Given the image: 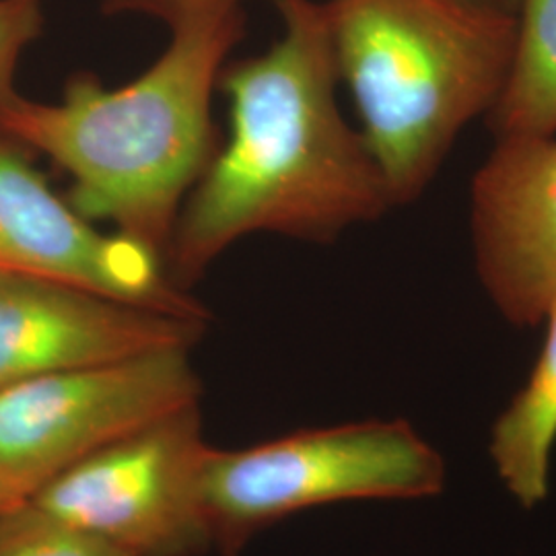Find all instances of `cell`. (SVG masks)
<instances>
[{
	"label": "cell",
	"instance_id": "6da1fadb",
	"mask_svg": "<svg viewBox=\"0 0 556 556\" xmlns=\"http://www.w3.org/2000/svg\"><path fill=\"white\" fill-rule=\"evenodd\" d=\"M273 2L280 38L220 73L229 135L184 202L165 254L184 291L252 233L326 243L394 208L378 163L338 108L324 2Z\"/></svg>",
	"mask_w": 556,
	"mask_h": 556
},
{
	"label": "cell",
	"instance_id": "8fae6325",
	"mask_svg": "<svg viewBox=\"0 0 556 556\" xmlns=\"http://www.w3.org/2000/svg\"><path fill=\"white\" fill-rule=\"evenodd\" d=\"M486 118L497 139L556 135V0H519L509 77Z\"/></svg>",
	"mask_w": 556,
	"mask_h": 556
},
{
	"label": "cell",
	"instance_id": "4fadbf2b",
	"mask_svg": "<svg viewBox=\"0 0 556 556\" xmlns=\"http://www.w3.org/2000/svg\"><path fill=\"white\" fill-rule=\"evenodd\" d=\"M41 31V0H0V103L17 96V66Z\"/></svg>",
	"mask_w": 556,
	"mask_h": 556
},
{
	"label": "cell",
	"instance_id": "5b68a950",
	"mask_svg": "<svg viewBox=\"0 0 556 556\" xmlns=\"http://www.w3.org/2000/svg\"><path fill=\"white\" fill-rule=\"evenodd\" d=\"M200 404L80 459L25 505L124 556H200L215 534L202 497L211 454Z\"/></svg>",
	"mask_w": 556,
	"mask_h": 556
},
{
	"label": "cell",
	"instance_id": "7c38bea8",
	"mask_svg": "<svg viewBox=\"0 0 556 556\" xmlns=\"http://www.w3.org/2000/svg\"><path fill=\"white\" fill-rule=\"evenodd\" d=\"M0 556H124L96 538L15 505L0 514Z\"/></svg>",
	"mask_w": 556,
	"mask_h": 556
},
{
	"label": "cell",
	"instance_id": "2e32d148",
	"mask_svg": "<svg viewBox=\"0 0 556 556\" xmlns=\"http://www.w3.org/2000/svg\"><path fill=\"white\" fill-rule=\"evenodd\" d=\"M11 507H13L11 503H7L4 498L0 497V514H4V511H7V509H11Z\"/></svg>",
	"mask_w": 556,
	"mask_h": 556
},
{
	"label": "cell",
	"instance_id": "9c48e42d",
	"mask_svg": "<svg viewBox=\"0 0 556 556\" xmlns=\"http://www.w3.org/2000/svg\"><path fill=\"white\" fill-rule=\"evenodd\" d=\"M477 273L498 314L542 324L556 299V135L497 139L470 190Z\"/></svg>",
	"mask_w": 556,
	"mask_h": 556
},
{
	"label": "cell",
	"instance_id": "7a4b0ae2",
	"mask_svg": "<svg viewBox=\"0 0 556 556\" xmlns=\"http://www.w3.org/2000/svg\"><path fill=\"white\" fill-rule=\"evenodd\" d=\"M243 11L172 29L149 68L119 87L77 73L60 101L0 103V135L60 167L66 200L163 262L184 202L217 151L213 96L243 36Z\"/></svg>",
	"mask_w": 556,
	"mask_h": 556
},
{
	"label": "cell",
	"instance_id": "277c9868",
	"mask_svg": "<svg viewBox=\"0 0 556 556\" xmlns=\"http://www.w3.org/2000/svg\"><path fill=\"white\" fill-rule=\"evenodd\" d=\"M445 480V459L408 420L374 418L211 450L202 497L215 544L233 556L258 530L299 511L358 498L438 497Z\"/></svg>",
	"mask_w": 556,
	"mask_h": 556
},
{
	"label": "cell",
	"instance_id": "3957f363",
	"mask_svg": "<svg viewBox=\"0 0 556 556\" xmlns=\"http://www.w3.org/2000/svg\"><path fill=\"white\" fill-rule=\"evenodd\" d=\"M338 79L394 206L417 200L509 77L516 17L457 0H321Z\"/></svg>",
	"mask_w": 556,
	"mask_h": 556
},
{
	"label": "cell",
	"instance_id": "52a82bcc",
	"mask_svg": "<svg viewBox=\"0 0 556 556\" xmlns=\"http://www.w3.org/2000/svg\"><path fill=\"white\" fill-rule=\"evenodd\" d=\"M0 270L50 278L186 318L206 307L167 275L157 252L85 219L0 135Z\"/></svg>",
	"mask_w": 556,
	"mask_h": 556
},
{
	"label": "cell",
	"instance_id": "8992f818",
	"mask_svg": "<svg viewBox=\"0 0 556 556\" xmlns=\"http://www.w3.org/2000/svg\"><path fill=\"white\" fill-rule=\"evenodd\" d=\"M190 349H165L0 388V497L13 507L142 427L197 406Z\"/></svg>",
	"mask_w": 556,
	"mask_h": 556
},
{
	"label": "cell",
	"instance_id": "ba28073f",
	"mask_svg": "<svg viewBox=\"0 0 556 556\" xmlns=\"http://www.w3.org/2000/svg\"><path fill=\"white\" fill-rule=\"evenodd\" d=\"M206 319L0 270V388L23 379L192 349Z\"/></svg>",
	"mask_w": 556,
	"mask_h": 556
},
{
	"label": "cell",
	"instance_id": "5bb4252c",
	"mask_svg": "<svg viewBox=\"0 0 556 556\" xmlns=\"http://www.w3.org/2000/svg\"><path fill=\"white\" fill-rule=\"evenodd\" d=\"M245 0H101V11L108 17L142 15L161 21L172 29L190 23L215 20L241 11Z\"/></svg>",
	"mask_w": 556,
	"mask_h": 556
},
{
	"label": "cell",
	"instance_id": "9a60e30c",
	"mask_svg": "<svg viewBox=\"0 0 556 556\" xmlns=\"http://www.w3.org/2000/svg\"><path fill=\"white\" fill-rule=\"evenodd\" d=\"M457 2H464L468 7L482 9V11H491V13L511 15V17H516L517 4H519V0H457Z\"/></svg>",
	"mask_w": 556,
	"mask_h": 556
},
{
	"label": "cell",
	"instance_id": "30bf717a",
	"mask_svg": "<svg viewBox=\"0 0 556 556\" xmlns=\"http://www.w3.org/2000/svg\"><path fill=\"white\" fill-rule=\"evenodd\" d=\"M542 324L546 338L532 374L498 415L489 441L498 480L523 509H534L548 495L556 443V299Z\"/></svg>",
	"mask_w": 556,
	"mask_h": 556
}]
</instances>
